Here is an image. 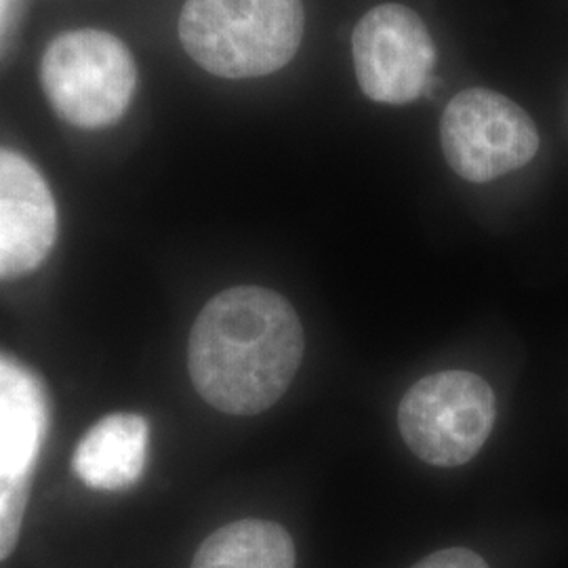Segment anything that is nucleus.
<instances>
[{"instance_id": "7", "label": "nucleus", "mask_w": 568, "mask_h": 568, "mask_svg": "<svg viewBox=\"0 0 568 568\" xmlns=\"http://www.w3.org/2000/svg\"><path fill=\"white\" fill-rule=\"evenodd\" d=\"M58 241V204L41 171L0 148V281L32 274Z\"/></svg>"}, {"instance_id": "3", "label": "nucleus", "mask_w": 568, "mask_h": 568, "mask_svg": "<svg viewBox=\"0 0 568 568\" xmlns=\"http://www.w3.org/2000/svg\"><path fill=\"white\" fill-rule=\"evenodd\" d=\"M42 89L61 121L103 129L121 121L138 72L124 42L103 30L60 34L41 61Z\"/></svg>"}, {"instance_id": "6", "label": "nucleus", "mask_w": 568, "mask_h": 568, "mask_svg": "<svg viewBox=\"0 0 568 568\" xmlns=\"http://www.w3.org/2000/svg\"><path fill=\"white\" fill-rule=\"evenodd\" d=\"M354 68L368 100L406 105L432 84L436 44L422 18L405 4H379L352 37Z\"/></svg>"}, {"instance_id": "12", "label": "nucleus", "mask_w": 568, "mask_h": 568, "mask_svg": "<svg viewBox=\"0 0 568 568\" xmlns=\"http://www.w3.org/2000/svg\"><path fill=\"white\" fill-rule=\"evenodd\" d=\"M410 568H490L483 556L467 548H448L434 551Z\"/></svg>"}, {"instance_id": "11", "label": "nucleus", "mask_w": 568, "mask_h": 568, "mask_svg": "<svg viewBox=\"0 0 568 568\" xmlns=\"http://www.w3.org/2000/svg\"><path fill=\"white\" fill-rule=\"evenodd\" d=\"M32 478L34 474H0V562L18 548Z\"/></svg>"}, {"instance_id": "1", "label": "nucleus", "mask_w": 568, "mask_h": 568, "mask_svg": "<svg viewBox=\"0 0 568 568\" xmlns=\"http://www.w3.org/2000/svg\"><path fill=\"white\" fill-rule=\"evenodd\" d=\"M304 326L281 293L232 286L204 305L187 339V373L204 403L239 417L276 405L304 361Z\"/></svg>"}, {"instance_id": "5", "label": "nucleus", "mask_w": 568, "mask_h": 568, "mask_svg": "<svg viewBox=\"0 0 568 568\" xmlns=\"http://www.w3.org/2000/svg\"><path fill=\"white\" fill-rule=\"evenodd\" d=\"M440 142L448 166L459 178L487 183L530 163L539 150V131L506 95L467 89L448 103Z\"/></svg>"}, {"instance_id": "8", "label": "nucleus", "mask_w": 568, "mask_h": 568, "mask_svg": "<svg viewBox=\"0 0 568 568\" xmlns=\"http://www.w3.org/2000/svg\"><path fill=\"white\" fill-rule=\"evenodd\" d=\"M51 434V396L41 375L0 349V474H34Z\"/></svg>"}, {"instance_id": "2", "label": "nucleus", "mask_w": 568, "mask_h": 568, "mask_svg": "<svg viewBox=\"0 0 568 568\" xmlns=\"http://www.w3.org/2000/svg\"><path fill=\"white\" fill-rule=\"evenodd\" d=\"M304 21L302 0H185L180 39L206 72L257 79L295 58Z\"/></svg>"}, {"instance_id": "10", "label": "nucleus", "mask_w": 568, "mask_h": 568, "mask_svg": "<svg viewBox=\"0 0 568 568\" xmlns=\"http://www.w3.org/2000/svg\"><path fill=\"white\" fill-rule=\"evenodd\" d=\"M293 537L278 523L239 520L211 532L190 568H295Z\"/></svg>"}, {"instance_id": "4", "label": "nucleus", "mask_w": 568, "mask_h": 568, "mask_svg": "<svg viewBox=\"0 0 568 568\" xmlns=\"http://www.w3.org/2000/svg\"><path fill=\"white\" fill-rule=\"evenodd\" d=\"M495 394L467 371H443L419 379L398 406V427L415 457L436 467L471 462L495 426Z\"/></svg>"}, {"instance_id": "13", "label": "nucleus", "mask_w": 568, "mask_h": 568, "mask_svg": "<svg viewBox=\"0 0 568 568\" xmlns=\"http://www.w3.org/2000/svg\"><path fill=\"white\" fill-rule=\"evenodd\" d=\"M2 11H4V0H0V20H2Z\"/></svg>"}, {"instance_id": "9", "label": "nucleus", "mask_w": 568, "mask_h": 568, "mask_svg": "<svg viewBox=\"0 0 568 568\" xmlns=\"http://www.w3.org/2000/svg\"><path fill=\"white\" fill-rule=\"evenodd\" d=\"M150 455V422L140 413H110L84 432L72 471L84 487L116 493L142 480Z\"/></svg>"}]
</instances>
